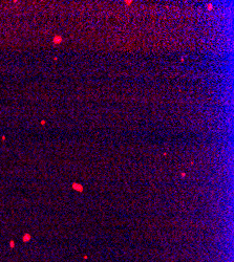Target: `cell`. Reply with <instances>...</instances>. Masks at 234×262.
Returning <instances> with one entry per match:
<instances>
[{
    "mask_svg": "<svg viewBox=\"0 0 234 262\" xmlns=\"http://www.w3.org/2000/svg\"><path fill=\"white\" fill-rule=\"evenodd\" d=\"M62 42V37L60 36H55L53 39V43L54 44H58V43H61Z\"/></svg>",
    "mask_w": 234,
    "mask_h": 262,
    "instance_id": "obj_1",
    "label": "cell"
}]
</instances>
